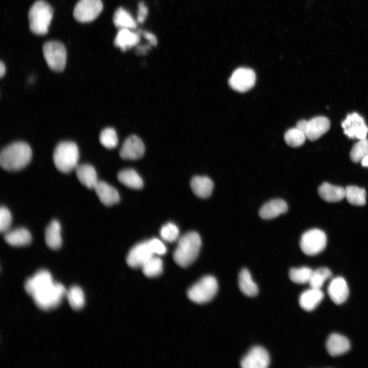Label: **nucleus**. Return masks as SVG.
I'll list each match as a JSON object with an SVG mask.
<instances>
[{
    "mask_svg": "<svg viewBox=\"0 0 368 368\" xmlns=\"http://www.w3.org/2000/svg\"><path fill=\"white\" fill-rule=\"evenodd\" d=\"M256 79V74L252 70L240 67L233 72L229 78L228 84L234 90L244 93L254 86Z\"/></svg>",
    "mask_w": 368,
    "mask_h": 368,
    "instance_id": "9b49d317",
    "label": "nucleus"
},
{
    "mask_svg": "<svg viewBox=\"0 0 368 368\" xmlns=\"http://www.w3.org/2000/svg\"><path fill=\"white\" fill-rule=\"evenodd\" d=\"M143 35L144 37L149 41L151 44L153 45H156L157 42V39L153 34L148 31H145L143 32Z\"/></svg>",
    "mask_w": 368,
    "mask_h": 368,
    "instance_id": "37998d69",
    "label": "nucleus"
},
{
    "mask_svg": "<svg viewBox=\"0 0 368 368\" xmlns=\"http://www.w3.org/2000/svg\"><path fill=\"white\" fill-rule=\"evenodd\" d=\"M190 186L195 195L201 198H206L212 194L214 183L206 176H195L192 178Z\"/></svg>",
    "mask_w": 368,
    "mask_h": 368,
    "instance_id": "5701e85b",
    "label": "nucleus"
},
{
    "mask_svg": "<svg viewBox=\"0 0 368 368\" xmlns=\"http://www.w3.org/2000/svg\"><path fill=\"white\" fill-rule=\"evenodd\" d=\"M269 364L268 353L263 347L259 346L252 347L240 362L243 368H266Z\"/></svg>",
    "mask_w": 368,
    "mask_h": 368,
    "instance_id": "ddd939ff",
    "label": "nucleus"
},
{
    "mask_svg": "<svg viewBox=\"0 0 368 368\" xmlns=\"http://www.w3.org/2000/svg\"><path fill=\"white\" fill-rule=\"evenodd\" d=\"M163 266L162 259L154 255L141 268L145 276L148 278H153L157 277L162 273Z\"/></svg>",
    "mask_w": 368,
    "mask_h": 368,
    "instance_id": "473e14b6",
    "label": "nucleus"
},
{
    "mask_svg": "<svg viewBox=\"0 0 368 368\" xmlns=\"http://www.w3.org/2000/svg\"><path fill=\"white\" fill-rule=\"evenodd\" d=\"M179 229L174 223L168 222L164 225L160 230L163 239L169 242L176 241L179 237Z\"/></svg>",
    "mask_w": 368,
    "mask_h": 368,
    "instance_id": "58836bf2",
    "label": "nucleus"
},
{
    "mask_svg": "<svg viewBox=\"0 0 368 368\" xmlns=\"http://www.w3.org/2000/svg\"><path fill=\"white\" fill-rule=\"evenodd\" d=\"M42 52L44 58L52 70L56 72L63 71L66 64V50L61 42L47 41L43 45Z\"/></svg>",
    "mask_w": 368,
    "mask_h": 368,
    "instance_id": "0eeeda50",
    "label": "nucleus"
},
{
    "mask_svg": "<svg viewBox=\"0 0 368 368\" xmlns=\"http://www.w3.org/2000/svg\"><path fill=\"white\" fill-rule=\"evenodd\" d=\"M296 127L301 130L307 139L313 141L326 133L330 127L329 120L324 116L314 117L309 121H299Z\"/></svg>",
    "mask_w": 368,
    "mask_h": 368,
    "instance_id": "1a4fd4ad",
    "label": "nucleus"
},
{
    "mask_svg": "<svg viewBox=\"0 0 368 368\" xmlns=\"http://www.w3.org/2000/svg\"><path fill=\"white\" fill-rule=\"evenodd\" d=\"M94 189L101 202L106 206L116 204L120 201L117 190L104 181H98Z\"/></svg>",
    "mask_w": 368,
    "mask_h": 368,
    "instance_id": "6ab92c4d",
    "label": "nucleus"
},
{
    "mask_svg": "<svg viewBox=\"0 0 368 368\" xmlns=\"http://www.w3.org/2000/svg\"><path fill=\"white\" fill-rule=\"evenodd\" d=\"M218 288L217 280L212 275L203 277L193 285L188 291V296L198 304L210 302L216 295Z\"/></svg>",
    "mask_w": 368,
    "mask_h": 368,
    "instance_id": "423d86ee",
    "label": "nucleus"
},
{
    "mask_svg": "<svg viewBox=\"0 0 368 368\" xmlns=\"http://www.w3.org/2000/svg\"><path fill=\"white\" fill-rule=\"evenodd\" d=\"M5 72H6L5 65L2 61H1V63H0V76L1 78L3 77L5 75Z\"/></svg>",
    "mask_w": 368,
    "mask_h": 368,
    "instance_id": "c03bdc74",
    "label": "nucleus"
},
{
    "mask_svg": "<svg viewBox=\"0 0 368 368\" xmlns=\"http://www.w3.org/2000/svg\"><path fill=\"white\" fill-rule=\"evenodd\" d=\"M53 15V10L50 4L43 0L36 1L28 12L30 31L38 35L46 34Z\"/></svg>",
    "mask_w": 368,
    "mask_h": 368,
    "instance_id": "7ed1b4c3",
    "label": "nucleus"
},
{
    "mask_svg": "<svg viewBox=\"0 0 368 368\" xmlns=\"http://www.w3.org/2000/svg\"><path fill=\"white\" fill-rule=\"evenodd\" d=\"M113 22L114 26L120 29H135L137 26L134 18L123 8H119L115 11L113 16Z\"/></svg>",
    "mask_w": 368,
    "mask_h": 368,
    "instance_id": "c756f323",
    "label": "nucleus"
},
{
    "mask_svg": "<svg viewBox=\"0 0 368 368\" xmlns=\"http://www.w3.org/2000/svg\"><path fill=\"white\" fill-rule=\"evenodd\" d=\"M99 140L103 146L108 149L115 148L118 143L117 132L110 127L106 128L101 132Z\"/></svg>",
    "mask_w": 368,
    "mask_h": 368,
    "instance_id": "4c0bfd02",
    "label": "nucleus"
},
{
    "mask_svg": "<svg viewBox=\"0 0 368 368\" xmlns=\"http://www.w3.org/2000/svg\"><path fill=\"white\" fill-rule=\"evenodd\" d=\"M66 297L70 305L74 310H80L84 306V294L79 286H74L67 290Z\"/></svg>",
    "mask_w": 368,
    "mask_h": 368,
    "instance_id": "2f4dec72",
    "label": "nucleus"
},
{
    "mask_svg": "<svg viewBox=\"0 0 368 368\" xmlns=\"http://www.w3.org/2000/svg\"><path fill=\"white\" fill-rule=\"evenodd\" d=\"M345 197L351 204L364 205L366 203V192L364 189L356 186H349L345 188Z\"/></svg>",
    "mask_w": 368,
    "mask_h": 368,
    "instance_id": "7c9ffc66",
    "label": "nucleus"
},
{
    "mask_svg": "<svg viewBox=\"0 0 368 368\" xmlns=\"http://www.w3.org/2000/svg\"><path fill=\"white\" fill-rule=\"evenodd\" d=\"M130 29H120L116 36L114 44L122 51H125L137 45L140 40L139 33L133 32Z\"/></svg>",
    "mask_w": 368,
    "mask_h": 368,
    "instance_id": "4be33fe9",
    "label": "nucleus"
},
{
    "mask_svg": "<svg viewBox=\"0 0 368 368\" xmlns=\"http://www.w3.org/2000/svg\"><path fill=\"white\" fill-rule=\"evenodd\" d=\"M79 152L77 145L71 141L59 143L53 153V161L56 168L61 172L67 173L78 166Z\"/></svg>",
    "mask_w": 368,
    "mask_h": 368,
    "instance_id": "20e7f679",
    "label": "nucleus"
},
{
    "mask_svg": "<svg viewBox=\"0 0 368 368\" xmlns=\"http://www.w3.org/2000/svg\"><path fill=\"white\" fill-rule=\"evenodd\" d=\"M368 154V139H363L355 143L350 154L351 160L355 163L360 162Z\"/></svg>",
    "mask_w": 368,
    "mask_h": 368,
    "instance_id": "e433bc0d",
    "label": "nucleus"
},
{
    "mask_svg": "<svg viewBox=\"0 0 368 368\" xmlns=\"http://www.w3.org/2000/svg\"><path fill=\"white\" fill-rule=\"evenodd\" d=\"M77 178L81 184L88 189H94L98 182L95 169L89 164L78 165L76 168Z\"/></svg>",
    "mask_w": 368,
    "mask_h": 368,
    "instance_id": "b1692460",
    "label": "nucleus"
},
{
    "mask_svg": "<svg viewBox=\"0 0 368 368\" xmlns=\"http://www.w3.org/2000/svg\"><path fill=\"white\" fill-rule=\"evenodd\" d=\"M12 223V216L9 210L5 206L0 209V231L5 233L9 231Z\"/></svg>",
    "mask_w": 368,
    "mask_h": 368,
    "instance_id": "ea45409f",
    "label": "nucleus"
},
{
    "mask_svg": "<svg viewBox=\"0 0 368 368\" xmlns=\"http://www.w3.org/2000/svg\"><path fill=\"white\" fill-rule=\"evenodd\" d=\"M318 194L325 201L336 202L345 197V188L334 186L328 182H324L318 188Z\"/></svg>",
    "mask_w": 368,
    "mask_h": 368,
    "instance_id": "393cba45",
    "label": "nucleus"
},
{
    "mask_svg": "<svg viewBox=\"0 0 368 368\" xmlns=\"http://www.w3.org/2000/svg\"><path fill=\"white\" fill-rule=\"evenodd\" d=\"M341 127L349 138L365 139L368 132L363 118L356 112L349 114L342 122Z\"/></svg>",
    "mask_w": 368,
    "mask_h": 368,
    "instance_id": "f8f14e48",
    "label": "nucleus"
},
{
    "mask_svg": "<svg viewBox=\"0 0 368 368\" xmlns=\"http://www.w3.org/2000/svg\"><path fill=\"white\" fill-rule=\"evenodd\" d=\"M118 180L125 186L134 189H140L143 186V181L139 174L132 169H126L118 174Z\"/></svg>",
    "mask_w": 368,
    "mask_h": 368,
    "instance_id": "c85d7f7f",
    "label": "nucleus"
},
{
    "mask_svg": "<svg viewBox=\"0 0 368 368\" xmlns=\"http://www.w3.org/2000/svg\"><path fill=\"white\" fill-rule=\"evenodd\" d=\"M61 225L56 220H52L45 231V241L48 247L52 249H58L62 245L60 234Z\"/></svg>",
    "mask_w": 368,
    "mask_h": 368,
    "instance_id": "bb28decb",
    "label": "nucleus"
},
{
    "mask_svg": "<svg viewBox=\"0 0 368 368\" xmlns=\"http://www.w3.org/2000/svg\"><path fill=\"white\" fill-rule=\"evenodd\" d=\"M148 8L144 3L140 2L138 5L137 21L143 23L148 15Z\"/></svg>",
    "mask_w": 368,
    "mask_h": 368,
    "instance_id": "79ce46f5",
    "label": "nucleus"
},
{
    "mask_svg": "<svg viewBox=\"0 0 368 368\" xmlns=\"http://www.w3.org/2000/svg\"><path fill=\"white\" fill-rule=\"evenodd\" d=\"M154 255L147 240L139 243L130 250L126 262L131 268L142 267Z\"/></svg>",
    "mask_w": 368,
    "mask_h": 368,
    "instance_id": "4468645a",
    "label": "nucleus"
},
{
    "mask_svg": "<svg viewBox=\"0 0 368 368\" xmlns=\"http://www.w3.org/2000/svg\"><path fill=\"white\" fill-rule=\"evenodd\" d=\"M306 139L305 133L296 127L288 129L284 134L286 144L292 147L301 146Z\"/></svg>",
    "mask_w": 368,
    "mask_h": 368,
    "instance_id": "f704fd0d",
    "label": "nucleus"
},
{
    "mask_svg": "<svg viewBox=\"0 0 368 368\" xmlns=\"http://www.w3.org/2000/svg\"><path fill=\"white\" fill-rule=\"evenodd\" d=\"M53 282L50 272L47 270L41 269L26 281L24 288L26 292L32 296Z\"/></svg>",
    "mask_w": 368,
    "mask_h": 368,
    "instance_id": "dca6fc26",
    "label": "nucleus"
},
{
    "mask_svg": "<svg viewBox=\"0 0 368 368\" xmlns=\"http://www.w3.org/2000/svg\"><path fill=\"white\" fill-rule=\"evenodd\" d=\"M201 246V239L195 232L186 233L178 240L173 253V259L179 266L186 267L197 258Z\"/></svg>",
    "mask_w": 368,
    "mask_h": 368,
    "instance_id": "f03ea898",
    "label": "nucleus"
},
{
    "mask_svg": "<svg viewBox=\"0 0 368 368\" xmlns=\"http://www.w3.org/2000/svg\"><path fill=\"white\" fill-rule=\"evenodd\" d=\"M332 275V272L329 269L320 267L313 270L308 283L311 288L320 289L325 282Z\"/></svg>",
    "mask_w": 368,
    "mask_h": 368,
    "instance_id": "72a5a7b5",
    "label": "nucleus"
},
{
    "mask_svg": "<svg viewBox=\"0 0 368 368\" xmlns=\"http://www.w3.org/2000/svg\"><path fill=\"white\" fill-rule=\"evenodd\" d=\"M238 284L240 291L245 295L252 297L258 293V287L246 268L242 269L240 272Z\"/></svg>",
    "mask_w": 368,
    "mask_h": 368,
    "instance_id": "cd10ccee",
    "label": "nucleus"
},
{
    "mask_svg": "<svg viewBox=\"0 0 368 368\" xmlns=\"http://www.w3.org/2000/svg\"><path fill=\"white\" fill-rule=\"evenodd\" d=\"M30 146L24 142H16L4 148L0 154V164L3 169L15 171L25 168L32 158Z\"/></svg>",
    "mask_w": 368,
    "mask_h": 368,
    "instance_id": "f257e3e1",
    "label": "nucleus"
},
{
    "mask_svg": "<svg viewBox=\"0 0 368 368\" xmlns=\"http://www.w3.org/2000/svg\"><path fill=\"white\" fill-rule=\"evenodd\" d=\"M324 296V294L320 289L310 288L301 294L299 304L305 311H311L319 305Z\"/></svg>",
    "mask_w": 368,
    "mask_h": 368,
    "instance_id": "412c9836",
    "label": "nucleus"
},
{
    "mask_svg": "<svg viewBox=\"0 0 368 368\" xmlns=\"http://www.w3.org/2000/svg\"><path fill=\"white\" fill-rule=\"evenodd\" d=\"M327 244L325 232L318 228L305 232L301 236L300 245L302 251L308 256L316 255L324 250Z\"/></svg>",
    "mask_w": 368,
    "mask_h": 368,
    "instance_id": "6e6552de",
    "label": "nucleus"
},
{
    "mask_svg": "<svg viewBox=\"0 0 368 368\" xmlns=\"http://www.w3.org/2000/svg\"><path fill=\"white\" fill-rule=\"evenodd\" d=\"M149 245L155 255H163L166 252V247L164 244L159 239L153 238L148 240Z\"/></svg>",
    "mask_w": 368,
    "mask_h": 368,
    "instance_id": "a19ab883",
    "label": "nucleus"
},
{
    "mask_svg": "<svg viewBox=\"0 0 368 368\" xmlns=\"http://www.w3.org/2000/svg\"><path fill=\"white\" fill-rule=\"evenodd\" d=\"M328 293L335 304L340 305L343 303L347 300L349 294L347 282L341 277L334 278L329 285Z\"/></svg>",
    "mask_w": 368,
    "mask_h": 368,
    "instance_id": "f3484780",
    "label": "nucleus"
},
{
    "mask_svg": "<svg viewBox=\"0 0 368 368\" xmlns=\"http://www.w3.org/2000/svg\"><path fill=\"white\" fill-rule=\"evenodd\" d=\"M360 163L363 167H368V154L363 157Z\"/></svg>",
    "mask_w": 368,
    "mask_h": 368,
    "instance_id": "a18cd8bd",
    "label": "nucleus"
},
{
    "mask_svg": "<svg viewBox=\"0 0 368 368\" xmlns=\"http://www.w3.org/2000/svg\"><path fill=\"white\" fill-rule=\"evenodd\" d=\"M145 150V146L142 141L137 136L133 135L125 140L119 154L123 159L135 160L143 156Z\"/></svg>",
    "mask_w": 368,
    "mask_h": 368,
    "instance_id": "2eb2a0df",
    "label": "nucleus"
},
{
    "mask_svg": "<svg viewBox=\"0 0 368 368\" xmlns=\"http://www.w3.org/2000/svg\"><path fill=\"white\" fill-rule=\"evenodd\" d=\"M103 4L101 0H79L73 11L74 18L80 22H89L101 13Z\"/></svg>",
    "mask_w": 368,
    "mask_h": 368,
    "instance_id": "9d476101",
    "label": "nucleus"
},
{
    "mask_svg": "<svg viewBox=\"0 0 368 368\" xmlns=\"http://www.w3.org/2000/svg\"><path fill=\"white\" fill-rule=\"evenodd\" d=\"M288 207L287 203L281 199H274L264 204L259 214L263 219H271L285 213Z\"/></svg>",
    "mask_w": 368,
    "mask_h": 368,
    "instance_id": "a211bd4d",
    "label": "nucleus"
},
{
    "mask_svg": "<svg viewBox=\"0 0 368 368\" xmlns=\"http://www.w3.org/2000/svg\"><path fill=\"white\" fill-rule=\"evenodd\" d=\"M326 348L331 356H336L347 352L350 349V342L345 336L333 333L327 339Z\"/></svg>",
    "mask_w": 368,
    "mask_h": 368,
    "instance_id": "aec40b11",
    "label": "nucleus"
},
{
    "mask_svg": "<svg viewBox=\"0 0 368 368\" xmlns=\"http://www.w3.org/2000/svg\"><path fill=\"white\" fill-rule=\"evenodd\" d=\"M4 239L8 244L12 246H22L31 243L32 236L27 229L19 227L5 233Z\"/></svg>",
    "mask_w": 368,
    "mask_h": 368,
    "instance_id": "a878e982",
    "label": "nucleus"
},
{
    "mask_svg": "<svg viewBox=\"0 0 368 368\" xmlns=\"http://www.w3.org/2000/svg\"><path fill=\"white\" fill-rule=\"evenodd\" d=\"M67 290L59 283L53 282L39 290L32 297L36 305L40 309L49 310L58 307L64 296Z\"/></svg>",
    "mask_w": 368,
    "mask_h": 368,
    "instance_id": "39448f33",
    "label": "nucleus"
},
{
    "mask_svg": "<svg viewBox=\"0 0 368 368\" xmlns=\"http://www.w3.org/2000/svg\"><path fill=\"white\" fill-rule=\"evenodd\" d=\"M313 270L308 267L292 268L289 272L290 279L294 283L305 284L308 283Z\"/></svg>",
    "mask_w": 368,
    "mask_h": 368,
    "instance_id": "c9c22d12",
    "label": "nucleus"
}]
</instances>
